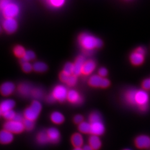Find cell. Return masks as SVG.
<instances>
[{
    "label": "cell",
    "instance_id": "obj_43",
    "mask_svg": "<svg viewBox=\"0 0 150 150\" xmlns=\"http://www.w3.org/2000/svg\"><path fill=\"white\" fill-rule=\"evenodd\" d=\"M82 149H83V150H93V149L91 147V146L89 145L84 146Z\"/></svg>",
    "mask_w": 150,
    "mask_h": 150
},
{
    "label": "cell",
    "instance_id": "obj_13",
    "mask_svg": "<svg viewBox=\"0 0 150 150\" xmlns=\"http://www.w3.org/2000/svg\"><path fill=\"white\" fill-rule=\"evenodd\" d=\"M67 100L74 104H81L83 102V98L77 91L71 90L69 91Z\"/></svg>",
    "mask_w": 150,
    "mask_h": 150
},
{
    "label": "cell",
    "instance_id": "obj_36",
    "mask_svg": "<svg viewBox=\"0 0 150 150\" xmlns=\"http://www.w3.org/2000/svg\"><path fill=\"white\" fill-rule=\"evenodd\" d=\"M142 85L144 90L145 91L150 90V79H147L143 81Z\"/></svg>",
    "mask_w": 150,
    "mask_h": 150
},
{
    "label": "cell",
    "instance_id": "obj_35",
    "mask_svg": "<svg viewBox=\"0 0 150 150\" xmlns=\"http://www.w3.org/2000/svg\"><path fill=\"white\" fill-rule=\"evenodd\" d=\"M31 95L35 98H40L43 96V92L40 88H34L32 90Z\"/></svg>",
    "mask_w": 150,
    "mask_h": 150
},
{
    "label": "cell",
    "instance_id": "obj_42",
    "mask_svg": "<svg viewBox=\"0 0 150 150\" xmlns=\"http://www.w3.org/2000/svg\"><path fill=\"white\" fill-rule=\"evenodd\" d=\"M46 100H47V101L48 103H53V102H54L56 101V99L53 96V95L51 94V95H49V96L47 97Z\"/></svg>",
    "mask_w": 150,
    "mask_h": 150
},
{
    "label": "cell",
    "instance_id": "obj_40",
    "mask_svg": "<svg viewBox=\"0 0 150 150\" xmlns=\"http://www.w3.org/2000/svg\"><path fill=\"white\" fill-rule=\"evenodd\" d=\"M11 2V0H1L0 7L1 10H3L6 6L8 5Z\"/></svg>",
    "mask_w": 150,
    "mask_h": 150
},
{
    "label": "cell",
    "instance_id": "obj_17",
    "mask_svg": "<svg viewBox=\"0 0 150 150\" xmlns=\"http://www.w3.org/2000/svg\"><path fill=\"white\" fill-rule=\"evenodd\" d=\"M50 141L52 143H57L59 141L60 139V134L59 131L56 128L51 127L47 131Z\"/></svg>",
    "mask_w": 150,
    "mask_h": 150
},
{
    "label": "cell",
    "instance_id": "obj_32",
    "mask_svg": "<svg viewBox=\"0 0 150 150\" xmlns=\"http://www.w3.org/2000/svg\"><path fill=\"white\" fill-rule=\"evenodd\" d=\"M16 115V112L13 110H12L4 113L2 116H3L4 118L8 120V121H10V120H13L14 119Z\"/></svg>",
    "mask_w": 150,
    "mask_h": 150
},
{
    "label": "cell",
    "instance_id": "obj_33",
    "mask_svg": "<svg viewBox=\"0 0 150 150\" xmlns=\"http://www.w3.org/2000/svg\"><path fill=\"white\" fill-rule=\"evenodd\" d=\"M22 69L25 72H30L33 70V65L29 62H22Z\"/></svg>",
    "mask_w": 150,
    "mask_h": 150
},
{
    "label": "cell",
    "instance_id": "obj_30",
    "mask_svg": "<svg viewBox=\"0 0 150 150\" xmlns=\"http://www.w3.org/2000/svg\"><path fill=\"white\" fill-rule=\"evenodd\" d=\"M102 121L101 116L99 113H92L89 116V121L90 123L98 122V121Z\"/></svg>",
    "mask_w": 150,
    "mask_h": 150
},
{
    "label": "cell",
    "instance_id": "obj_44",
    "mask_svg": "<svg viewBox=\"0 0 150 150\" xmlns=\"http://www.w3.org/2000/svg\"><path fill=\"white\" fill-rule=\"evenodd\" d=\"M74 150H83V149L81 147H75Z\"/></svg>",
    "mask_w": 150,
    "mask_h": 150
},
{
    "label": "cell",
    "instance_id": "obj_10",
    "mask_svg": "<svg viewBox=\"0 0 150 150\" xmlns=\"http://www.w3.org/2000/svg\"><path fill=\"white\" fill-rule=\"evenodd\" d=\"M134 143L136 146L139 149H149L150 147V137L145 134L139 135L136 138Z\"/></svg>",
    "mask_w": 150,
    "mask_h": 150
},
{
    "label": "cell",
    "instance_id": "obj_37",
    "mask_svg": "<svg viewBox=\"0 0 150 150\" xmlns=\"http://www.w3.org/2000/svg\"><path fill=\"white\" fill-rule=\"evenodd\" d=\"M107 74L108 72H107V69L104 67H101L98 70V75L102 77L105 78V77L107 76Z\"/></svg>",
    "mask_w": 150,
    "mask_h": 150
},
{
    "label": "cell",
    "instance_id": "obj_7",
    "mask_svg": "<svg viewBox=\"0 0 150 150\" xmlns=\"http://www.w3.org/2000/svg\"><path fill=\"white\" fill-rule=\"evenodd\" d=\"M88 83L92 87H101L106 88L110 85V82L107 79L101 77L99 75H95L92 76L88 81Z\"/></svg>",
    "mask_w": 150,
    "mask_h": 150
},
{
    "label": "cell",
    "instance_id": "obj_24",
    "mask_svg": "<svg viewBox=\"0 0 150 150\" xmlns=\"http://www.w3.org/2000/svg\"><path fill=\"white\" fill-rule=\"evenodd\" d=\"M33 70L38 72H43L47 70V66L42 62H36L33 64Z\"/></svg>",
    "mask_w": 150,
    "mask_h": 150
},
{
    "label": "cell",
    "instance_id": "obj_4",
    "mask_svg": "<svg viewBox=\"0 0 150 150\" xmlns=\"http://www.w3.org/2000/svg\"><path fill=\"white\" fill-rule=\"evenodd\" d=\"M146 50L142 47H139L130 56V61L131 63L136 66L142 64L145 59Z\"/></svg>",
    "mask_w": 150,
    "mask_h": 150
},
{
    "label": "cell",
    "instance_id": "obj_41",
    "mask_svg": "<svg viewBox=\"0 0 150 150\" xmlns=\"http://www.w3.org/2000/svg\"><path fill=\"white\" fill-rule=\"evenodd\" d=\"M24 118L23 116L20 113H18V114H16L15 117L14 119L13 120L17 121V122H23V121H24Z\"/></svg>",
    "mask_w": 150,
    "mask_h": 150
},
{
    "label": "cell",
    "instance_id": "obj_8",
    "mask_svg": "<svg viewBox=\"0 0 150 150\" xmlns=\"http://www.w3.org/2000/svg\"><path fill=\"white\" fill-rule=\"evenodd\" d=\"M68 92L67 88L63 85H57L54 88L52 95L56 100L59 102H64L67 99Z\"/></svg>",
    "mask_w": 150,
    "mask_h": 150
},
{
    "label": "cell",
    "instance_id": "obj_22",
    "mask_svg": "<svg viewBox=\"0 0 150 150\" xmlns=\"http://www.w3.org/2000/svg\"><path fill=\"white\" fill-rule=\"evenodd\" d=\"M37 141L41 145H45L50 142L47 131H42L40 132L37 136Z\"/></svg>",
    "mask_w": 150,
    "mask_h": 150
},
{
    "label": "cell",
    "instance_id": "obj_16",
    "mask_svg": "<svg viewBox=\"0 0 150 150\" xmlns=\"http://www.w3.org/2000/svg\"><path fill=\"white\" fill-rule=\"evenodd\" d=\"M15 106V102L11 99H7L4 100L1 103L0 106V112L1 115L4 113L12 110Z\"/></svg>",
    "mask_w": 150,
    "mask_h": 150
},
{
    "label": "cell",
    "instance_id": "obj_5",
    "mask_svg": "<svg viewBox=\"0 0 150 150\" xmlns=\"http://www.w3.org/2000/svg\"><path fill=\"white\" fill-rule=\"evenodd\" d=\"M3 16L5 18H13L18 16L20 12V8L17 4L15 2H10L8 5L2 10Z\"/></svg>",
    "mask_w": 150,
    "mask_h": 150
},
{
    "label": "cell",
    "instance_id": "obj_14",
    "mask_svg": "<svg viewBox=\"0 0 150 150\" xmlns=\"http://www.w3.org/2000/svg\"><path fill=\"white\" fill-rule=\"evenodd\" d=\"M96 67L95 62L92 59L86 61L82 68V74L85 75H91Z\"/></svg>",
    "mask_w": 150,
    "mask_h": 150
},
{
    "label": "cell",
    "instance_id": "obj_23",
    "mask_svg": "<svg viewBox=\"0 0 150 150\" xmlns=\"http://www.w3.org/2000/svg\"><path fill=\"white\" fill-rule=\"evenodd\" d=\"M51 121L56 124H61L64 120V115L59 112H54L51 115Z\"/></svg>",
    "mask_w": 150,
    "mask_h": 150
},
{
    "label": "cell",
    "instance_id": "obj_3",
    "mask_svg": "<svg viewBox=\"0 0 150 150\" xmlns=\"http://www.w3.org/2000/svg\"><path fill=\"white\" fill-rule=\"evenodd\" d=\"M42 109V106L40 102L38 101H33L32 102L31 106L27 109L24 112L23 116L26 119H28L35 121L38 118Z\"/></svg>",
    "mask_w": 150,
    "mask_h": 150
},
{
    "label": "cell",
    "instance_id": "obj_27",
    "mask_svg": "<svg viewBox=\"0 0 150 150\" xmlns=\"http://www.w3.org/2000/svg\"><path fill=\"white\" fill-rule=\"evenodd\" d=\"M14 54L16 55L17 57L22 58L24 55L26 54V51L25 48H23L21 46H17L13 50Z\"/></svg>",
    "mask_w": 150,
    "mask_h": 150
},
{
    "label": "cell",
    "instance_id": "obj_31",
    "mask_svg": "<svg viewBox=\"0 0 150 150\" xmlns=\"http://www.w3.org/2000/svg\"><path fill=\"white\" fill-rule=\"evenodd\" d=\"M23 124L24 126V128L27 129V131H31L35 127L34 121L26 118H25L24 121H23Z\"/></svg>",
    "mask_w": 150,
    "mask_h": 150
},
{
    "label": "cell",
    "instance_id": "obj_19",
    "mask_svg": "<svg viewBox=\"0 0 150 150\" xmlns=\"http://www.w3.org/2000/svg\"><path fill=\"white\" fill-rule=\"evenodd\" d=\"M89 145L93 150H98L101 147L102 142L100 137L96 135H91L88 139Z\"/></svg>",
    "mask_w": 150,
    "mask_h": 150
},
{
    "label": "cell",
    "instance_id": "obj_9",
    "mask_svg": "<svg viewBox=\"0 0 150 150\" xmlns=\"http://www.w3.org/2000/svg\"><path fill=\"white\" fill-rule=\"evenodd\" d=\"M2 27L6 32L12 33L17 30L18 23L13 18H5L2 22Z\"/></svg>",
    "mask_w": 150,
    "mask_h": 150
},
{
    "label": "cell",
    "instance_id": "obj_12",
    "mask_svg": "<svg viewBox=\"0 0 150 150\" xmlns=\"http://www.w3.org/2000/svg\"><path fill=\"white\" fill-rule=\"evenodd\" d=\"M86 61L83 56H79L75 60L74 75L77 76L82 74V68Z\"/></svg>",
    "mask_w": 150,
    "mask_h": 150
},
{
    "label": "cell",
    "instance_id": "obj_18",
    "mask_svg": "<svg viewBox=\"0 0 150 150\" xmlns=\"http://www.w3.org/2000/svg\"><path fill=\"white\" fill-rule=\"evenodd\" d=\"M13 139V134L10 132L4 129L0 134V141L2 144H8L11 143Z\"/></svg>",
    "mask_w": 150,
    "mask_h": 150
},
{
    "label": "cell",
    "instance_id": "obj_1",
    "mask_svg": "<svg viewBox=\"0 0 150 150\" xmlns=\"http://www.w3.org/2000/svg\"><path fill=\"white\" fill-rule=\"evenodd\" d=\"M125 98L130 105L137 106L142 111H146L149 107L150 97L145 90H129L126 92Z\"/></svg>",
    "mask_w": 150,
    "mask_h": 150
},
{
    "label": "cell",
    "instance_id": "obj_38",
    "mask_svg": "<svg viewBox=\"0 0 150 150\" xmlns=\"http://www.w3.org/2000/svg\"><path fill=\"white\" fill-rule=\"evenodd\" d=\"M70 76L65 74L63 72H61V74L59 75V79L61 81L64 83H66L68 80Z\"/></svg>",
    "mask_w": 150,
    "mask_h": 150
},
{
    "label": "cell",
    "instance_id": "obj_2",
    "mask_svg": "<svg viewBox=\"0 0 150 150\" xmlns=\"http://www.w3.org/2000/svg\"><path fill=\"white\" fill-rule=\"evenodd\" d=\"M81 46L87 51H91L95 48H100L102 46V41L91 34L83 33L79 38Z\"/></svg>",
    "mask_w": 150,
    "mask_h": 150
},
{
    "label": "cell",
    "instance_id": "obj_29",
    "mask_svg": "<svg viewBox=\"0 0 150 150\" xmlns=\"http://www.w3.org/2000/svg\"><path fill=\"white\" fill-rule=\"evenodd\" d=\"M48 2L54 8H59L64 5L65 0H48Z\"/></svg>",
    "mask_w": 150,
    "mask_h": 150
},
{
    "label": "cell",
    "instance_id": "obj_28",
    "mask_svg": "<svg viewBox=\"0 0 150 150\" xmlns=\"http://www.w3.org/2000/svg\"><path fill=\"white\" fill-rule=\"evenodd\" d=\"M35 54L32 51H27L24 56L22 58V62H29L35 59Z\"/></svg>",
    "mask_w": 150,
    "mask_h": 150
},
{
    "label": "cell",
    "instance_id": "obj_11",
    "mask_svg": "<svg viewBox=\"0 0 150 150\" xmlns=\"http://www.w3.org/2000/svg\"><path fill=\"white\" fill-rule=\"evenodd\" d=\"M105 128L102 121L91 123V132L92 135L100 136L105 132Z\"/></svg>",
    "mask_w": 150,
    "mask_h": 150
},
{
    "label": "cell",
    "instance_id": "obj_45",
    "mask_svg": "<svg viewBox=\"0 0 150 150\" xmlns=\"http://www.w3.org/2000/svg\"><path fill=\"white\" fill-rule=\"evenodd\" d=\"M129 150V149H125V150Z\"/></svg>",
    "mask_w": 150,
    "mask_h": 150
},
{
    "label": "cell",
    "instance_id": "obj_20",
    "mask_svg": "<svg viewBox=\"0 0 150 150\" xmlns=\"http://www.w3.org/2000/svg\"><path fill=\"white\" fill-rule=\"evenodd\" d=\"M33 88L31 85L26 83H23L20 85L18 87L19 93L23 96H27L31 95Z\"/></svg>",
    "mask_w": 150,
    "mask_h": 150
},
{
    "label": "cell",
    "instance_id": "obj_26",
    "mask_svg": "<svg viewBox=\"0 0 150 150\" xmlns=\"http://www.w3.org/2000/svg\"><path fill=\"white\" fill-rule=\"evenodd\" d=\"M66 75L71 76L74 75V64L68 62L64 65V70L62 71Z\"/></svg>",
    "mask_w": 150,
    "mask_h": 150
},
{
    "label": "cell",
    "instance_id": "obj_25",
    "mask_svg": "<svg viewBox=\"0 0 150 150\" xmlns=\"http://www.w3.org/2000/svg\"><path fill=\"white\" fill-rule=\"evenodd\" d=\"M79 129L82 133L83 134H90L91 132V123L87 122H82L79 124Z\"/></svg>",
    "mask_w": 150,
    "mask_h": 150
},
{
    "label": "cell",
    "instance_id": "obj_6",
    "mask_svg": "<svg viewBox=\"0 0 150 150\" xmlns=\"http://www.w3.org/2000/svg\"><path fill=\"white\" fill-rule=\"evenodd\" d=\"M4 129H6L12 134H19L24 130L23 122H17L14 120L8 121L4 124Z\"/></svg>",
    "mask_w": 150,
    "mask_h": 150
},
{
    "label": "cell",
    "instance_id": "obj_15",
    "mask_svg": "<svg viewBox=\"0 0 150 150\" xmlns=\"http://www.w3.org/2000/svg\"><path fill=\"white\" fill-rule=\"evenodd\" d=\"M15 90V85L11 82H6L1 87V92L2 95L7 96L11 95Z\"/></svg>",
    "mask_w": 150,
    "mask_h": 150
},
{
    "label": "cell",
    "instance_id": "obj_39",
    "mask_svg": "<svg viewBox=\"0 0 150 150\" xmlns=\"http://www.w3.org/2000/svg\"><path fill=\"white\" fill-rule=\"evenodd\" d=\"M83 121V117L82 115H77L74 117V122L77 124H80Z\"/></svg>",
    "mask_w": 150,
    "mask_h": 150
},
{
    "label": "cell",
    "instance_id": "obj_21",
    "mask_svg": "<svg viewBox=\"0 0 150 150\" xmlns=\"http://www.w3.org/2000/svg\"><path fill=\"white\" fill-rule=\"evenodd\" d=\"M71 141L75 147H81L83 144V139L80 134L76 133L72 136Z\"/></svg>",
    "mask_w": 150,
    "mask_h": 150
},
{
    "label": "cell",
    "instance_id": "obj_34",
    "mask_svg": "<svg viewBox=\"0 0 150 150\" xmlns=\"http://www.w3.org/2000/svg\"><path fill=\"white\" fill-rule=\"evenodd\" d=\"M77 81V76L74 75H71L66 83L68 86H75V85L76 84Z\"/></svg>",
    "mask_w": 150,
    "mask_h": 150
}]
</instances>
